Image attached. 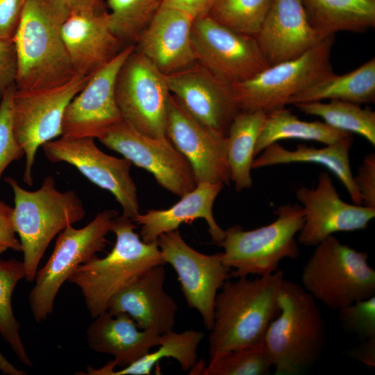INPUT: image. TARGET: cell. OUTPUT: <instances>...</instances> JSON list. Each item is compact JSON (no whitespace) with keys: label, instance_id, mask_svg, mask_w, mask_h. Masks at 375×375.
<instances>
[{"label":"cell","instance_id":"obj_1","mask_svg":"<svg viewBox=\"0 0 375 375\" xmlns=\"http://www.w3.org/2000/svg\"><path fill=\"white\" fill-rule=\"evenodd\" d=\"M225 281L214 302L208 338L209 360L226 352L263 344L270 322L278 315V297L284 272Z\"/></svg>","mask_w":375,"mask_h":375},{"label":"cell","instance_id":"obj_2","mask_svg":"<svg viewBox=\"0 0 375 375\" xmlns=\"http://www.w3.org/2000/svg\"><path fill=\"white\" fill-rule=\"evenodd\" d=\"M68 15L60 0L26 1L13 36L17 88L55 87L76 74L62 35Z\"/></svg>","mask_w":375,"mask_h":375},{"label":"cell","instance_id":"obj_3","mask_svg":"<svg viewBox=\"0 0 375 375\" xmlns=\"http://www.w3.org/2000/svg\"><path fill=\"white\" fill-rule=\"evenodd\" d=\"M279 312L265 332L263 345L276 375H298L321 356L326 343L324 322L315 299L303 287L283 279Z\"/></svg>","mask_w":375,"mask_h":375},{"label":"cell","instance_id":"obj_4","mask_svg":"<svg viewBox=\"0 0 375 375\" xmlns=\"http://www.w3.org/2000/svg\"><path fill=\"white\" fill-rule=\"evenodd\" d=\"M135 228L131 218L117 215L111 228L116 235L111 251L79 265L67 280L80 289L93 318L106 311L111 298L145 271L165 264L157 242H143Z\"/></svg>","mask_w":375,"mask_h":375},{"label":"cell","instance_id":"obj_5","mask_svg":"<svg viewBox=\"0 0 375 375\" xmlns=\"http://www.w3.org/2000/svg\"><path fill=\"white\" fill-rule=\"evenodd\" d=\"M5 181L13 192L12 224L19 237L25 278L33 281L51 240L67 226L82 220L85 210L76 193L58 190L51 176H46L35 191L24 189L12 177Z\"/></svg>","mask_w":375,"mask_h":375},{"label":"cell","instance_id":"obj_6","mask_svg":"<svg viewBox=\"0 0 375 375\" xmlns=\"http://www.w3.org/2000/svg\"><path fill=\"white\" fill-rule=\"evenodd\" d=\"M272 223L249 231L235 225L225 231L218 244L224 248L223 262L231 269V277L267 275L278 269L285 258L296 259L299 249L295 240L304 222L298 203L281 205Z\"/></svg>","mask_w":375,"mask_h":375},{"label":"cell","instance_id":"obj_7","mask_svg":"<svg viewBox=\"0 0 375 375\" xmlns=\"http://www.w3.org/2000/svg\"><path fill=\"white\" fill-rule=\"evenodd\" d=\"M301 278L302 287L331 309L375 295V271L367 253L342 244L333 235L316 245Z\"/></svg>","mask_w":375,"mask_h":375},{"label":"cell","instance_id":"obj_8","mask_svg":"<svg viewBox=\"0 0 375 375\" xmlns=\"http://www.w3.org/2000/svg\"><path fill=\"white\" fill-rule=\"evenodd\" d=\"M333 43L334 35L328 36L301 56L271 65L249 79L231 85L239 110L269 113L285 108L292 97L333 74Z\"/></svg>","mask_w":375,"mask_h":375},{"label":"cell","instance_id":"obj_9","mask_svg":"<svg viewBox=\"0 0 375 375\" xmlns=\"http://www.w3.org/2000/svg\"><path fill=\"white\" fill-rule=\"evenodd\" d=\"M117 215L114 210H105L84 227L75 228L71 225L58 234L51 256L37 271L35 285L28 295L36 322H43L52 312L58 292L74 270L104 249L106 236Z\"/></svg>","mask_w":375,"mask_h":375},{"label":"cell","instance_id":"obj_10","mask_svg":"<svg viewBox=\"0 0 375 375\" xmlns=\"http://www.w3.org/2000/svg\"><path fill=\"white\" fill-rule=\"evenodd\" d=\"M91 76L76 74L67 82L51 88L24 90L16 87L12 97V127L24 151L23 179L26 185L33 183L32 171L39 147L62 136L65 109Z\"/></svg>","mask_w":375,"mask_h":375},{"label":"cell","instance_id":"obj_11","mask_svg":"<svg viewBox=\"0 0 375 375\" xmlns=\"http://www.w3.org/2000/svg\"><path fill=\"white\" fill-rule=\"evenodd\" d=\"M170 94L166 75L133 49L115 83V99L123 120L146 135L165 137Z\"/></svg>","mask_w":375,"mask_h":375},{"label":"cell","instance_id":"obj_12","mask_svg":"<svg viewBox=\"0 0 375 375\" xmlns=\"http://www.w3.org/2000/svg\"><path fill=\"white\" fill-rule=\"evenodd\" d=\"M192 43L197 62L230 85L270 66L254 36L232 30L208 15L194 19Z\"/></svg>","mask_w":375,"mask_h":375},{"label":"cell","instance_id":"obj_13","mask_svg":"<svg viewBox=\"0 0 375 375\" xmlns=\"http://www.w3.org/2000/svg\"><path fill=\"white\" fill-rule=\"evenodd\" d=\"M98 140L152 174L159 185L175 195L181 197L197 185L190 163L167 136L146 135L122 120Z\"/></svg>","mask_w":375,"mask_h":375},{"label":"cell","instance_id":"obj_14","mask_svg":"<svg viewBox=\"0 0 375 375\" xmlns=\"http://www.w3.org/2000/svg\"><path fill=\"white\" fill-rule=\"evenodd\" d=\"M42 148L49 161L72 165L92 183L109 191L122 206L123 215L133 220L140 214L130 160L104 153L92 138L60 136L43 144Z\"/></svg>","mask_w":375,"mask_h":375},{"label":"cell","instance_id":"obj_15","mask_svg":"<svg viewBox=\"0 0 375 375\" xmlns=\"http://www.w3.org/2000/svg\"><path fill=\"white\" fill-rule=\"evenodd\" d=\"M157 244L165 262L177 274L188 306L201 314L206 328L210 330L215 297L231 278V269L224 263L222 252L208 255L196 251L178 229L160 235Z\"/></svg>","mask_w":375,"mask_h":375},{"label":"cell","instance_id":"obj_16","mask_svg":"<svg viewBox=\"0 0 375 375\" xmlns=\"http://www.w3.org/2000/svg\"><path fill=\"white\" fill-rule=\"evenodd\" d=\"M133 49L134 44L126 45L90 77L65 109L62 136L98 139L123 120L115 99V83L119 69Z\"/></svg>","mask_w":375,"mask_h":375},{"label":"cell","instance_id":"obj_17","mask_svg":"<svg viewBox=\"0 0 375 375\" xmlns=\"http://www.w3.org/2000/svg\"><path fill=\"white\" fill-rule=\"evenodd\" d=\"M296 197L304 213L297 241L304 246H316L338 232L365 229L375 217V208L342 201L327 172L319 174L315 187L298 188Z\"/></svg>","mask_w":375,"mask_h":375},{"label":"cell","instance_id":"obj_18","mask_svg":"<svg viewBox=\"0 0 375 375\" xmlns=\"http://www.w3.org/2000/svg\"><path fill=\"white\" fill-rule=\"evenodd\" d=\"M166 136L190 163L197 184L229 185L227 136L197 121L172 94L167 105Z\"/></svg>","mask_w":375,"mask_h":375},{"label":"cell","instance_id":"obj_19","mask_svg":"<svg viewBox=\"0 0 375 375\" xmlns=\"http://www.w3.org/2000/svg\"><path fill=\"white\" fill-rule=\"evenodd\" d=\"M171 94L188 112L212 131L227 136L235 116L240 111L231 85L196 62L166 75Z\"/></svg>","mask_w":375,"mask_h":375},{"label":"cell","instance_id":"obj_20","mask_svg":"<svg viewBox=\"0 0 375 375\" xmlns=\"http://www.w3.org/2000/svg\"><path fill=\"white\" fill-rule=\"evenodd\" d=\"M254 37L271 66L301 56L328 36L312 25L301 0H273Z\"/></svg>","mask_w":375,"mask_h":375},{"label":"cell","instance_id":"obj_21","mask_svg":"<svg viewBox=\"0 0 375 375\" xmlns=\"http://www.w3.org/2000/svg\"><path fill=\"white\" fill-rule=\"evenodd\" d=\"M194 19L180 10L161 7L134 43V49L165 75L197 62L192 43Z\"/></svg>","mask_w":375,"mask_h":375},{"label":"cell","instance_id":"obj_22","mask_svg":"<svg viewBox=\"0 0 375 375\" xmlns=\"http://www.w3.org/2000/svg\"><path fill=\"white\" fill-rule=\"evenodd\" d=\"M164 265L151 267L110 300L111 314L127 313L140 330L161 335L173 330L178 306L163 288Z\"/></svg>","mask_w":375,"mask_h":375},{"label":"cell","instance_id":"obj_23","mask_svg":"<svg viewBox=\"0 0 375 375\" xmlns=\"http://www.w3.org/2000/svg\"><path fill=\"white\" fill-rule=\"evenodd\" d=\"M62 35L75 73L83 76L92 75L123 49L103 10L69 13Z\"/></svg>","mask_w":375,"mask_h":375},{"label":"cell","instance_id":"obj_24","mask_svg":"<svg viewBox=\"0 0 375 375\" xmlns=\"http://www.w3.org/2000/svg\"><path fill=\"white\" fill-rule=\"evenodd\" d=\"M224 185L223 183H199L170 208L149 210L144 214H138L133 221L141 226L142 240L146 243L157 242L160 235L177 230L181 224H190L202 218L208 224L212 242L219 244L224 238L225 231L215 221L212 206Z\"/></svg>","mask_w":375,"mask_h":375},{"label":"cell","instance_id":"obj_25","mask_svg":"<svg viewBox=\"0 0 375 375\" xmlns=\"http://www.w3.org/2000/svg\"><path fill=\"white\" fill-rule=\"evenodd\" d=\"M86 335L91 350L113 356L111 362L121 368L135 362L160 342V334L139 329L127 313L111 314L108 310L94 317Z\"/></svg>","mask_w":375,"mask_h":375},{"label":"cell","instance_id":"obj_26","mask_svg":"<svg viewBox=\"0 0 375 375\" xmlns=\"http://www.w3.org/2000/svg\"><path fill=\"white\" fill-rule=\"evenodd\" d=\"M352 144L351 134L322 148L300 144L294 150H288L278 142H274L254 158L252 169L296 162L319 165L325 167L340 180L354 204L362 205L350 166L349 152Z\"/></svg>","mask_w":375,"mask_h":375},{"label":"cell","instance_id":"obj_27","mask_svg":"<svg viewBox=\"0 0 375 375\" xmlns=\"http://www.w3.org/2000/svg\"><path fill=\"white\" fill-rule=\"evenodd\" d=\"M312 25L326 36L375 26V0H301Z\"/></svg>","mask_w":375,"mask_h":375},{"label":"cell","instance_id":"obj_28","mask_svg":"<svg viewBox=\"0 0 375 375\" xmlns=\"http://www.w3.org/2000/svg\"><path fill=\"white\" fill-rule=\"evenodd\" d=\"M336 99L362 104L375 101V58L342 75L334 73L292 97L288 104Z\"/></svg>","mask_w":375,"mask_h":375},{"label":"cell","instance_id":"obj_29","mask_svg":"<svg viewBox=\"0 0 375 375\" xmlns=\"http://www.w3.org/2000/svg\"><path fill=\"white\" fill-rule=\"evenodd\" d=\"M263 111H240L227 134V160L230 179L237 191L251 188L256 144L265 121Z\"/></svg>","mask_w":375,"mask_h":375},{"label":"cell","instance_id":"obj_30","mask_svg":"<svg viewBox=\"0 0 375 375\" xmlns=\"http://www.w3.org/2000/svg\"><path fill=\"white\" fill-rule=\"evenodd\" d=\"M350 134L335 129L325 122L301 120L289 110L283 108L267 113L256 144L254 155L256 158L267 147L281 140L316 141L328 145Z\"/></svg>","mask_w":375,"mask_h":375},{"label":"cell","instance_id":"obj_31","mask_svg":"<svg viewBox=\"0 0 375 375\" xmlns=\"http://www.w3.org/2000/svg\"><path fill=\"white\" fill-rule=\"evenodd\" d=\"M203 336V332L194 330L166 332L160 335L158 349L149 351L119 370H110L106 375H149L164 358H172L178 362L183 371H190L198 361L197 349Z\"/></svg>","mask_w":375,"mask_h":375},{"label":"cell","instance_id":"obj_32","mask_svg":"<svg viewBox=\"0 0 375 375\" xmlns=\"http://www.w3.org/2000/svg\"><path fill=\"white\" fill-rule=\"evenodd\" d=\"M306 115L317 116L330 126L349 133H356L375 145V112L369 107L347 101L331 100L294 104Z\"/></svg>","mask_w":375,"mask_h":375},{"label":"cell","instance_id":"obj_33","mask_svg":"<svg viewBox=\"0 0 375 375\" xmlns=\"http://www.w3.org/2000/svg\"><path fill=\"white\" fill-rule=\"evenodd\" d=\"M24 278L23 261L0 260V335L17 358L26 366L31 367L32 362L19 335L20 324L14 316L11 305L12 292L17 283Z\"/></svg>","mask_w":375,"mask_h":375},{"label":"cell","instance_id":"obj_34","mask_svg":"<svg viewBox=\"0 0 375 375\" xmlns=\"http://www.w3.org/2000/svg\"><path fill=\"white\" fill-rule=\"evenodd\" d=\"M163 0H107L110 26L122 43L134 44Z\"/></svg>","mask_w":375,"mask_h":375},{"label":"cell","instance_id":"obj_35","mask_svg":"<svg viewBox=\"0 0 375 375\" xmlns=\"http://www.w3.org/2000/svg\"><path fill=\"white\" fill-rule=\"evenodd\" d=\"M273 0H214L208 15L232 30L255 36Z\"/></svg>","mask_w":375,"mask_h":375},{"label":"cell","instance_id":"obj_36","mask_svg":"<svg viewBox=\"0 0 375 375\" xmlns=\"http://www.w3.org/2000/svg\"><path fill=\"white\" fill-rule=\"evenodd\" d=\"M272 364L262 344L226 352L209 360L199 374L203 375H266Z\"/></svg>","mask_w":375,"mask_h":375},{"label":"cell","instance_id":"obj_37","mask_svg":"<svg viewBox=\"0 0 375 375\" xmlns=\"http://www.w3.org/2000/svg\"><path fill=\"white\" fill-rule=\"evenodd\" d=\"M16 85L2 96L0 103V178L13 161L21 159L24 151L15 138L12 127V97Z\"/></svg>","mask_w":375,"mask_h":375},{"label":"cell","instance_id":"obj_38","mask_svg":"<svg viewBox=\"0 0 375 375\" xmlns=\"http://www.w3.org/2000/svg\"><path fill=\"white\" fill-rule=\"evenodd\" d=\"M339 319L362 340L375 338V295L339 308Z\"/></svg>","mask_w":375,"mask_h":375},{"label":"cell","instance_id":"obj_39","mask_svg":"<svg viewBox=\"0 0 375 375\" xmlns=\"http://www.w3.org/2000/svg\"><path fill=\"white\" fill-rule=\"evenodd\" d=\"M362 205L375 208V154H367L353 176Z\"/></svg>","mask_w":375,"mask_h":375},{"label":"cell","instance_id":"obj_40","mask_svg":"<svg viewBox=\"0 0 375 375\" xmlns=\"http://www.w3.org/2000/svg\"><path fill=\"white\" fill-rule=\"evenodd\" d=\"M17 56L13 38L0 37V98L16 85Z\"/></svg>","mask_w":375,"mask_h":375},{"label":"cell","instance_id":"obj_41","mask_svg":"<svg viewBox=\"0 0 375 375\" xmlns=\"http://www.w3.org/2000/svg\"><path fill=\"white\" fill-rule=\"evenodd\" d=\"M26 0H0V37L13 38Z\"/></svg>","mask_w":375,"mask_h":375},{"label":"cell","instance_id":"obj_42","mask_svg":"<svg viewBox=\"0 0 375 375\" xmlns=\"http://www.w3.org/2000/svg\"><path fill=\"white\" fill-rule=\"evenodd\" d=\"M12 208L0 200V253L8 249L22 251L12 224Z\"/></svg>","mask_w":375,"mask_h":375},{"label":"cell","instance_id":"obj_43","mask_svg":"<svg viewBox=\"0 0 375 375\" xmlns=\"http://www.w3.org/2000/svg\"><path fill=\"white\" fill-rule=\"evenodd\" d=\"M214 0H163L162 7L183 12L194 19L206 15Z\"/></svg>","mask_w":375,"mask_h":375},{"label":"cell","instance_id":"obj_44","mask_svg":"<svg viewBox=\"0 0 375 375\" xmlns=\"http://www.w3.org/2000/svg\"><path fill=\"white\" fill-rule=\"evenodd\" d=\"M349 356L369 367H375V338L362 340V343Z\"/></svg>","mask_w":375,"mask_h":375},{"label":"cell","instance_id":"obj_45","mask_svg":"<svg viewBox=\"0 0 375 375\" xmlns=\"http://www.w3.org/2000/svg\"><path fill=\"white\" fill-rule=\"evenodd\" d=\"M69 11V14L75 12L102 10L101 0H60Z\"/></svg>","mask_w":375,"mask_h":375},{"label":"cell","instance_id":"obj_46","mask_svg":"<svg viewBox=\"0 0 375 375\" xmlns=\"http://www.w3.org/2000/svg\"><path fill=\"white\" fill-rule=\"evenodd\" d=\"M0 372L5 375H24L26 372L12 365L0 352Z\"/></svg>","mask_w":375,"mask_h":375}]
</instances>
